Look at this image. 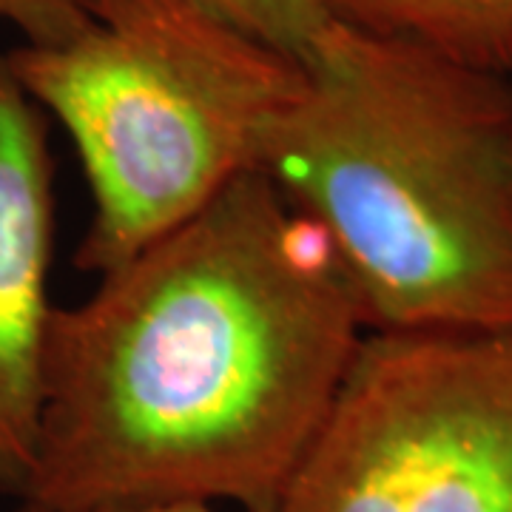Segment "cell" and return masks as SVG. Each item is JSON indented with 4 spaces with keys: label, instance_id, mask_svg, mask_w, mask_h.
Listing matches in <instances>:
<instances>
[{
    "label": "cell",
    "instance_id": "ba28073f",
    "mask_svg": "<svg viewBox=\"0 0 512 512\" xmlns=\"http://www.w3.org/2000/svg\"><path fill=\"white\" fill-rule=\"evenodd\" d=\"M0 23L12 26L23 43H60L86 23V0H0Z\"/></svg>",
    "mask_w": 512,
    "mask_h": 512
},
{
    "label": "cell",
    "instance_id": "9c48e42d",
    "mask_svg": "<svg viewBox=\"0 0 512 512\" xmlns=\"http://www.w3.org/2000/svg\"><path fill=\"white\" fill-rule=\"evenodd\" d=\"M20 512H40L23 510ZM80 512H245L234 507H220V504H205V501H151V504H123V507H97V510Z\"/></svg>",
    "mask_w": 512,
    "mask_h": 512
},
{
    "label": "cell",
    "instance_id": "277c9868",
    "mask_svg": "<svg viewBox=\"0 0 512 512\" xmlns=\"http://www.w3.org/2000/svg\"><path fill=\"white\" fill-rule=\"evenodd\" d=\"M276 512H512V325L367 330Z\"/></svg>",
    "mask_w": 512,
    "mask_h": 512
},
{
    "label": "cell",
    "instance_id": "8992f818",
    "mask_svg": "<svg viewBox=\"0 0 512 512\" xmlns=\"http://www.w3.org/2000/svg\"><path fill=\"white\" fill-rule=\"evenodd\" d=\"M333 23L512 74V0H322Z\"/></svg>",
    "mask_w": 512,
    "mask_h": 512
},
{
    "label": "cell",
    "instance_id": "5b68a950",
    "mask_svg": "<svg viewBox=\"0 0 512 512\" xmlns=\"http://www.w3.org/2000/svg\"><path fill=\"white\" fill-rule=\"evenodd\" d=\"M46 126L0 55V493L18 498L35 461L55 308V160Z\"/></svg>",
    "mask_w": 512,
    "mask_h": 512
},
{
    "label": "cell",
    "instance_id": "7a4b0ae2",
    "mask_svg": "<svg viewBox=\"0 0 512 512\" xmlns=\"http://www.w3.org/2000/svg\"><path fill=\"white\" fill-rule=\"evenodd\" d=\"M262 171L367 330L512 325V74L330 20Z\"/></svg>",
    "mask_w": 512,
    "mask_h": 512
},
{
    "label": "cell",
    "instance_id": "6da1fadb",
    "mask_svg": "<svg viewBox=\"0 0 512 512\" xmlns=\"http://www.w3.org/2000/svg\"><path fill=\"white\" fill-rule=\"evenodd\" d=\"M365 333L325 234L251 171L52 308L20 501L276 512Z\"/></svg>",
    "mask_w": 512,
    "mask_h": 512
},
{
    "label": "cell",
    "instance_id": "3957f363",
    "mask_svg": "<svg viewBox=\"0 0 512 512\" xmlns=\"http://www.w3.org/2000/svg\"><path fill=\"white\" fill-rule=\"evenodd\" d=\"M3 57L77 151L92 217L74 262L97 276L262 171L302 86V60L197 0H86L77 35Z\"/></svg>",
    "mask_w": 512,
    "mask_h": 512
},
{
    "label": "cell",
    "instance_id": "52a82bcc",
    "mask_svg": "<svg viewBox=\"0 0 512 512\" xmlns=\"http://www.w3.org/2000/svg\"><path fill=\"white\" fill-rule=\"evenodd\" d=\"M276 52L302 60L330 23L322 0H197Z\"/></svg>",
    "mask_w": 512,
    "mask_h": 512
}]
</instances>
